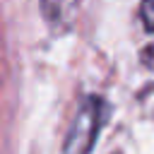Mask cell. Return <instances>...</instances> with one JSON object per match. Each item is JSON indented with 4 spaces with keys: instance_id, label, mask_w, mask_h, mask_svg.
<instances>
[{
    "instance_id": "1",
    "label": "cell",
    "mask_w": 154,
    "mask_h": 154,
    "mask_svg": "<svg viewBox=\"0 0 154 154\" xmlns=\"http://www.w3.org/2000/svg\"><path fill=\"white\" fill-rule=\"evenodd\" d=\"M103 120H106V101L99 96H87L70 123V130L63 142V154H91Z\"/></svg>"
},
{
    "instance_id": "2",
    "label": "cell",
    "mask_w": 154,
    "mask_h": 154,
    "mask_svg": "<svg viewBox=\"0 0 154 154\" xmlns=\"http://www.w3.org/2000/svg\"><path fill=\"white\" fill-rule=\"evenodd\" d=\"M140 17L147 31H154V0H142L140 5Z\"/></svg>"
}]
</instances>
